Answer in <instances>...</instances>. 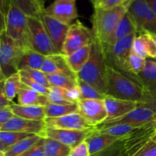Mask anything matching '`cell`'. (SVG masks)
I'll list each match as a JSON object with an SVG mask.
<instances>
[{"label":"cell","instance_id":"58","mask_svg":"<svg viewBox=\"0 0 156 156\" xmlns=\"http://www.w3.org/2000/svg\"><path fill=\"white\" fill-rule=\"evenodd\" d=\"M152 35H153V34H152ZM153 37H154V39H155V41L156 42V36H155V35H153Z\"/></svg>","mask_w":156,"mask_h":156},{"label":"cell","instance_id":"19","mask_svg":"<svg viewBox=\"0 0 156 156\" xmlns=\"http://www.w3.org/2000/svg\"><path fill=\"white\" fill-rule=\"evenodd\" d=\"M41 70L46 75H66L77 79L76 75L69 66L66 56L61 53L46 56Z\"/></svg>","mask_w":156,"mask_h":156},{"label":"cell","instance_id":"13","mask_svg":"<svg viewBox=\"0 0 156 156\" xmlns=\"http://www.w3.org/2000/svg\"><path fill=\"white\" fill-rule=\"evenodd\" d=\"M44 12L67 25L72 24L79 16L76 0H55L50 5L44 9Z\"/></svg>","mask_w":156,"mask_h":156},{"label":"cell","instance_id":"38","mask_svg":"<svg viewBox=\"0 0 156 156\" xmlns=\"http://www.w3.org/2000/svg\"><path fill=\"white\" fill-rule=\"evenodd\" d=\"M91 156H128V155L125 149L124 143L121 139L101 152Z\"/></svg>","mask_w":156,"mask_h":156},{"label":"cell","instance_id":"54","mask_svg":"<svg viewBox=\"0 0 156 156\" xmlns=\"http://www.w3.org/2000/svg\"><path fill=\"white\" fill-rule=\"evenodd\" d=\"M37 1L39 2V3L41 4V6H42L43 8H44V4H45V2L47 0H37ZM44 9H45V8H44Z\"/></svg>","mask_w":156,"mask_h":156},{"label":"cell","instance_id":"4","mask_svg":"<svg viewBox=\"0 0 156 156\" xmlns=\"http://www.w3.org/2000/svg\"><path fill=\"white\" fill-rule=\"evenodd\" d=\"M5 24L6 34L20 48L23 50L31 49L27 16L12 2L5 17Z\"/></svg>","mask_w":156,"mask_h":156},{"label":"cell","instance_id":"18","mask_svg":"<svg viewBox=\"0 0 156 156\" xmlns=\"http://www.w3.org/2000/svg\"><path fill=\"white\" fill-rule=\"evenodd\" d=\"M104 101L108 113V118L106 120L123 117L140 106V103L138 102L121 100L110 95L105 96Z\"/></svg>","mask_w":156,"mask_h":156},{"label":"cell","instance_id":"32","mask_svg":"<svg viewBox=\"0 0 156 156\" xmlns=\"http://www.w3.org/2000/svg\"><path fill=\"white\" fill-rule=\"evenodd\" d=\"M21 75L19 73L12 75L5 78L4 80V90L6 98L10 101L13 102L14 98L18 95V91L21 86Z\"/></svg>","mask_w":156,"mask_h":156},{"label":"cell","instance_id":"55","mask_svg":"<svg viewBox=\"0 0 156 156\" xmlns=\"http://www.w3.org/2000/svg\"><path fill=\"white\" fill-rule=\"evenodd\" d=\"M4 79H5V78L4 77V76H3V74H2V73L1 69H0V82H2V81Z\"/></svg>","mask_w":156,"mask_h":156},{"label":"cell","instance_id":"12","mask_svg":"<svg viewBox=\"0 0 156 156\" xmlns=\"http://www.w3.org/2000/svg\"><path fill=\"white\" fill-rule=\"evenodd\" d=\"M154 121H156L154 113L149 108L139 106L135 110L125 114L123 117L113 120H105L101 124L96 126V128L99 129V128L108 127L117 124H129L140 126Z\"/></svg>","mask_w":156,"mask_h":156},{"label":"cell","instance_id":"20","mask_svg":"<svg viewBox=\"0 0 156 156\" xmlns=\"http://www.w3.org/2000/svg\"><path fill=\"white\" fill-rule=\"evenodd\" d=\"M138 26L133 17L127 12L112 34L101 45L105 47H112L119 40L134 33H138Z\"/></svg>","mask_w":156,"mask_h":156},{"label":"cell","instance_id":"60","mask_svg":"<svg viewBox=\"0 0 156 156\" xmlns=\"http://www.w3.org/2000/svg\"><path fill=\"white\" fill-rule=\"evenodd\" d=\"M0 131H1V130H0Z\"/></svg>","mask_w":156,"mask_h":156},{"label":"cell","instance_id":"24","mask_svg":"<svg viewBox=\"0 0 156 156\" xmlns=\"http://www.w3.org/2000/svg\"><path fill=\"white\" fill-rule=\"evenodd\" d=\"M14 115L21 118L31 120H44L46 116L45 107L20 105L13 104L11 106Z\"/></svg>","mask_w":156,"mask_h":156},{"label":"cell","instance_id":"47","mask_svg":"<svg viewBox=\"0 0 156 156\" xmlns=\"http://www.w3.org/2000/svg\"><path fill=\"white\" fill-rule=\"evenodd\" d=\"M133 0H104L103 2L98 9H110L126 3L132 2Z\"/></svg>","mask_w":156,"mask_h":156},{"label":"cell","instance_id":"50","mask_svg":"<svg viewBox=\"0 0 156 156\" xmlns=\"http://www.w3.org/2000/svg\"><path fill=\"white\" fill-rule=\"evenodd\" d=\"M11 0H0V6H1L2 11L5 16L6 17L8 12H9V7H10Z\"/></svg>","mask_w":156,"mask_h":156},{"label":"cell","instance_id":"30","mask_svg":"<svg viewBox=\"0 0 156 156\" xmlns=\"http://www.w3.org/2000/svg\"><path fill=\"white\" fill-rule=\"evenodd\" d=\"M78 104L68 105H56L49 103L45 107L47 117H58L68 115L70 114L78 113Z\"/></svg>","mask_w":156,"mask_h":156},{"label":"cell","instance_id":"29","mask_svg":"<svg viewBox=\"0 0 156 156\" xmlns=\"http://www.w3.org/2000/svg\"><path fill=\"white\" fill-rule=\"evenodd\" d=\"M138 127H140V126H134V125L117 124L108 126V127L99 128V129L95 127V131L98 133L107 134V135L123 139L127 135L130 134L132 132H133Z\"/></svg>","mask_w":156,"mask_h":156},{"label":"cell","instance_id":"11","mask_svg":"<svg viewBox=\"0 0 156 156\" xmlns=\"http://www.w3.org/2000/svg\"><path fill=\"white\" fill-rule=\"evenodd\" d=\"M78 113L91 126H99L108 118L104 100L81 99L78 101Z\"/></svg>","mask_w":156,"mask_h":156},{"label":"cell","instance_id":"14","mask_svg":"<svg viewBox=\"0 0 156 156\" xmlns=\"http://www.w3.org/2000/svg\"><path fill=\"white\" fill-rule=\"evenodd\" d=\"M156 131V121L143 125L123 138L128 156L135 153L141 146L152 139Z\"/></svg>","mask_w":156,"mask_h":156},{"label":"cell","instance_id":"43","mask_svg":"<svg viewBox=\"0 0 156 156\" xmlns=\"http://www.w3.org/2000/svg\"><path fill=\"white\" fill-rule=\"evenodd\" d=\"M140 106L150 109L155 114L156 120V90L152 91H145L144 100L143 103H140Z\"/></svg>","mask_w":156,"mask_h":156},{"label":"cell","instance_id":"5","mask_svg":"<svg viewBox=\"0 0 156 156\" xmlns=\"http://www.w3.org/2000/svg\"><path fill=\"white\" fill-rule=\"evenodd\" d=\"M24 50L20 48L6 32L0 35V69L5 78L18 73V66Z\"/></svg>","mask_w":156,"mask_h":156},{"label":"cell","instance_id":"28","mask_svg":"<svg viewBox=\"0 0 156 156\" xmlns=\"http://www.w3.org/2000/svg\"><path fill=\"white\" fill-rule=\"evenodd\" d=\"M26 16L40 18L44 12L43 8L37 0H11Z\"/></svg>","mask_w":156,"mask_h":156},{"label":"cell","instance_id":"8","mask_svg":"<svg viewBox=\"0 0 156 156\" xmlns=\"http://www.w3.org/2000/svg\"><path fill=\"white\" fill-rule=\"evenodd\" d=\"M137 33L119 40L112 47H103L107 64L120 72L124 71L125 64L131 53L132 45Z\"/></svg>","mask_w":156,"mask_h":156},{"label":"cell","instance_id":"35","mask_svg":"<svg viewBox=\"0 0 156 156\" xmlns=\"http://www.w3.org/2000/svg\"><path fill=\"white\" fill-rule=\"evenodd\" d=\"M18 73H20L21 76H22V77L28 78V79H31V80L34 81V82H37V83L41 84V85H44L47 88H50L52 87L50 85V82H49L48 79H47V75L43 73L41 70L24 69L20 70Z\"/></svg>","mask_w":156,"mask_h":156},{"label":"cell","instance_id":"25","mask_svg":"<svg viewBox=\"0 0 156 156\" xmlns=\"http://www.w3.org/2000/svg\"><path fill=\"white\" fill-rule=\"evenodd\" d=\"M46 56L32 50H24V54L21 57L18 66V72L24 69H32L41 70Z\"/></svg>","mask_w":156,"mask_h":156},{"label":"cell","instance_id":"59","mask_svg":"<svg viewBox=\"0 0 156 156\" xmlns=\"http://www.w3.org/2000/svg\"><path fill=\"white\" fill-rule=\"evenodd\" d=\"M155 59V61H156V59Z\"/></svg>","mask_w":156,"mask_h":156},{"label":"cell","instance_id":"41","mask_svg":"<svg viewBox=\"0 0 156 156\" xmlns=\"http://www.w3.org/2000/svg\"><path fill=\"white\" fill-rule=\"evenodd\" d=\"M138 34H140L143 37L148 57L156 59V42L153 37V35L147 31H140Z\"/></svg>","mask_w":156,"mask_h":156},{"label":"cell","instance_id":"2","mask_svg":"<svg viewBox=\"0 0 156 156\" xmlns=\"http://www.w3.org/2000/svg\"><path fill=\"white\" fill-rule=\"evenodd\" d=\"M106 58L101 44L93 40L90 57L76 76L78 80L86 82L106 95L105 69Z\"/></svg>","mask_w":156,"mask_h":156},{"label":"cell","instance_id":"33","mask_svg":"<svg viewBox=\"0 0 156 156\" xmlns=\"http://www.w3.org/2000/svg\"><path fill=\"white\" fill-rule=\"evenodd\" d=\"M47 77L52 87H58L64 89H73L78 86V79L71 76L53 74L47 75Z\"/></svg>","mask_w":156,"mask_h":156},{"label":"cell","instance_id":"56","mask_svg":"<svg viewBox=\"0 0 156 156\" xmlns=\"http://www.w3.org/2000/svg\"><path fill=\"white\" fill-rule=\"evenodd\" d=\"M0 156H5V152L0 150Z\"/></svg>","mask_w":156,"mask_h":156},{"label":"cell","instance_id":"22","mask_svg":"<svg viewBox=\"0 0 156 156\" xmlns=\"http://www.w3.org/2000/svg\"><path fill=\"white\" fill-rule=\"evenodd\" d=\"M18 104L20 105L46 107L49 104L48 97L31 89L27 85L21 84L18 93Z\"/></svg>","mask_w":156,"mask_h":156},{"label":"cell","instance_id":"1","mask_svg":"<svg viewBox=\"0 0 156 156\" xmlns=\"http://www.w3.org/2000/svg\"><path fill=\"white\" fill-rule=\"evenodd\" d=\"M106 95L121 100L143 103L145 91L126 73L108 65L105 69Z\"/></svg>","mask_w":156,"mask_h":156},{"label":"cell","instance_id":"17","mask_svg":"<svg viewBox=\"0 0 156 156\" xmlns=\"http://www.w3.org/2000/svg\"><path fill=\"white\" fill-rule=\"evenodd\" d=\"M55 48L58 53H61L64 40L68 32L69 25L63 24L49 15H46L44 12L40 16Z\"/></svg>","mask_w":156,"mask_h":156},{"label":"cell","instance_id":"53","mask_svg":"<svg viewBox=\"0 0 156 156\" xmlns=\"http://www.w3.org/2000/svg\"><path fill=\"white\" fill-rule=\"evenodd\" d=\"M9 149V148L7 147V146H5V145L4 144V143H2V141L1 140H0V150L2 151V152H5L6 151Z\"/></svg>","mask_w":156,"mask_h":156},{"label":"cell","instance_id":"3","mask_svg":"<svg viewBox=\"0 0 156 156\" xmlns=\"http://www.w3.org/2000/svg\"><path fill=\"white\" fill-rule=\"evenodd\" d=\"M131 2L110 9H95L92 18V33L94 39L104 44L115 30L125 15Z\"/></svg>","mask_w":156,"mask_h":156},{"label":"cell","instance_id":"36","mask_svg":"<svg viewBox=\"0 0 156 156\" xmlns=\"http://www.w3.org/2000/svg\"><path fill=\"white\" fill-rule=\"evenodd\" d=\"M77 82L78 87L80 90L81 99H98V100L105 99L106 95L101 93L91 85L80 80H78Z\"/></svg>","mask_w":156,"mask_h":156},{"label":"cell","instance_id":"31","mask_svg":"<svg viewBox=\"0 0 156 156\" xmlns=\"http://www.w3.org/2000/svg\"><path fill=\"white\" fill-rule=\"evenodd\" d=\"M41 136L37 135H31L24 140H21L16 144L9 147L5 152V156H19L34 146L40 140Z\"/></svg>","mask_w":156,"mask_h":156},{"label":"cell","instance_id":"45","mask_svg":"<svg viewBox=\"0 0 156 156\" xmlns=\"http://www.w3.org/2000/svg\"><path fill=\"white\" fill-rule=\"evenodd\" d=\"M44 141L45 139L41 137L39 141L19 156H45L44 155Z\"/></svg>","mask_w":156,"mask_h":156},{"label":"cell","instance_id":"49","mask_svg":"<svg viewBox=\"0 0 156 156\" xmlns=\"http://www.w3.org/2000/svg\"><path fill=\"white\" fill-rule=\"evenodd\" d=\"M4 80L3 79L2 82H0V108H6V107H11L13 105V102L10 101L9 99L6 98L4 90Z\"/></svg>","mask_w":156,"mask_h":156},{"label":"cell","instance_id":"40","mask_svg":"<svg viewBox=\"0 0 156 156\" xmlns=\"http://www.w3.org/2000/svg\"><path fill=\"white\" fill-rule=\"evenodd\" d=\"M131 53H133V54L136 55V56H140L141 58H143V59H146L148 58L145 41L143 39V37L140 34H137L136 36L134 38Z\"/></svg>","mask_w":156,"mask_h":156},{"label":"cell","instance_id":"23","mask_svg":"<svg viewBox=\"0 0 156 156\" xmlns=\"http://www.w3.org/2000/svg\"><path fill=\"white\" fill-rule=\"evenodd\" d=\"M121 140L118 137L112 136L107 135V134H100L96 133L94 130V133L88 137L85 142L87 143L89 149L90 155H93L98 152H101L104 149H107L109 146H112L117 141Z\"/></svg>","mask_w":156,"mask_h":156},{"label":"cell","instance_id":"16","mask_svg":"<svg viewBox=\"0 0 156 156\" xmlns=\"http://www.w3.org/2000/svg\"><path fill=\"white\" fill-rule=\"evenodd\" d=\"M45 129L46 124L44 120H27L14 116L0 128V130L33 134L41 136Z\"/></svg>","mask_w":156,"mask_h":156},{"label":"cell","instance_id":"44","mask_svg":"<svg viewBox=\"0 0 156 156\" xmlns=\"http://www.w3.org/2000/svg\"><path fill=\"white\" fill-rule=\"evenodd\" d=\"M21 81L22 84L27 85V86L29 87L30 88L37 91V92L41 93V94H44V95H47V96H48V94H50V88H47V87L37 83V82L28 79V78L22 77V76H21Z\"/></svg>","mask_w":156,"mask_h":156},{"label":"cell","instance_id":"37","mask_svg":"<svg viewBox=\"0 0 156 156\" xmlns=\"http://www.w3.org/2000/svg\"><path fill=\"white\" fill-rule=\"evenodd\" d=\"M31 135L33 134L11 132V131H0V140L9 149V147Z\"/></svg>","mask_w":156,"mask_h":156},{"label":"cell","instance_id":"7","mask_svg":"<svg viewBox=\"0 0 156 156\" xmlns=\"http://www.w3.org/2000/svg\"><path fill=\"white\" fill-rule=\"evenodd\" d=\"M27 24L32 50L44 56L59 53L55 48L41 18L27 17Z\"/></svg>","mask_w":156,"mask_h":156},{"label":"cell","instance_id":"52","mask_svg":"<svg viewBox=\"0 0 156 156\" xmlns=\"http://www.w3.org/2000/svg\"><path fill=\"white\" fill-rule=\"evenodd\" d=\"M91 2H92L93 5H94V9H95L100 7V5H101V3L103 2L104 0H91Z\"/></svg>","mask_w":156,"mask_h":156},{"label":"cell","instance_id":"51","mask_svg":"<svg viewBox=\"0 0 156 156\" xmlns=\"http://www.w3.org/2000/svg\"><path fill=\"white\" fill-rule=\"evenodd\" d=\"M5 16L3 14L2 11L1 6H0V35L5 31Z\"/></svg>","mask_w":156,"mask_h":156},{"label":"cell","instance_id":"48","mask_svg":"<svg viewBox=\"0 0 156 156\" xmlns=\"http://www.w3.org/2000/svg\"><path fill=\"white\" fill-rule=\"evenodd\" d=\"M14 116L15 115L12 112L11 107L0 108V128Z\"/></svg>","mask_w":156,"mask_h":156},{"label":"cell","instance_id":"42","mask_svg":"<svg viewBox=\"0 0 156 156\" xmlns=\"http://www.w3.org/2000/svg\"><path fill=\"white\" fill-rule=\"evenodd\" d=\"M131 156H156V142L151 139Z\"/></svg>","mask_w":156,"mask_h":156},{"label":"cell","instance_id":"15","mask_svg":"<svg viewBox=\"0 0 156 156\" xmlns=\"http://www.w3.org/2000/svg\"><path fill=\"white\" fill-rule=\"evenodd\" d=\"M46 128L69 130H82L93 128L79 114L74 113L58 117H46L44 119Z\"/></svg>","mask_w":156,"mask_h":156},{"label":"cell","instance_id":"9","mask_svg":"<svg viewBox=\"0 0 156 156\" xmlns=\"http://www.w3.org/2000/svg\"><path fill=\"white\" fill-rule=\"evenodd\" d=\"M128 12L136 22L138 33L147 31L156 36V15L146 0H133L128 9Z\"/></svg>","mask_w":156,"mask_h":156},{"label":"cell","instance_id":"21","mask_svg":"<svg viewBox=\"0 0 156 156\" xmlns=\"http://www.w3.org/2000/svg\"><path fill=\"white\" fill-rule=\"evenodd\" d=\"M128 75V74H126ZM131 79L135 80L145 91L156 90V61L146 59V64L144 69L138 75H128Z\"/></svg>","mask_w":156,"mask_h":156},{"label":"cell","instance_id":"46","mask_svg":"<svg viewBox=\"0 0 156 156\" xmlns=\"http://www.w3.org/2000/svg\"><path fill=\"white\" fill-rule=\"evenodd\" d=\"M69 156H91L86 142L80 143L72 149Z\"/></svg>","mask_w":156,"mask_h":156},{"label":"cell","instance_id":"27","mask_svg":"<svg viewBox=\"0 0 156 156\" xmlns=\"http://www.w3.org/2000/svg\"><path fill=\"white\" fill-rule=\"evenodd\" d=\"M44 155L69 156L72 148L51 138H44Z\"/></svg>","mask_w":156,"mask_h":156},{"label":"cell","instance_id":"57","mask_svg":"<svg viewBox=\"0 0 156 156\" xmlns=\"http://www.w3.org/2000/svg\"><path fill=\"white\" fill-rule=\"evenodd\" d=\"M152 139L153 140H155V141L156 142V131L155 132V133H154V135H153V136L152 137Z\"/></svg>","mask_w":156,"mask_h":156},{"label":"cell","instance_id":"34","mask_svg":"<svg viewBox=\"0 0 156 156\" xmlns=\"http://www.w3.org/2000/svg\"><path fill=\"white\" fill-rule=\"evenodd\" d=\"M146 64V59L140 57L133 53H130L125 64L124 71L123 73L128 75H138L144 69Z\"/></svg>","mask_w":156,"mask_h":156},{"label":"cell","instance_id":"26","mask_svg":"<svg viewBox=\"0 0 156 156\" xmlns=\"http://www.w3.org/2000/svg\"><path fill=\"white\" fill-rule=\"evenodd\" d=\"M91 44H90L75 52L70 56H66L69 66L76 75L79 73V72L88 60L91 54Z\"/></svg>","mask_w":156,"mask_h":156},{"label":"cell","instance_id":"10","mask_svg":"<svg viewBox=\"0 0 156 156\" xmlns=\"http://www.w3.org/2000/svg\"><path fill=\"white\" fill-rule=\"evenodd\" d=\"M95 130V127L82 130H69L46 128L41 136L43 138H51L69 146L72 149L79 146L91 136Z\"/></svg>","mask_w":156,"mask_h":156},{"label":"cell","instance_id":"39","mask_svg":"<svg viewBox=\"0 0 156 156\" xmlns=\"http://www.w3.org/2000/svg\"><path fill=\"white\" fill-rule=\"evenodd\" d=\"M47 97H48L49 103L56 104V105L73 104L67 100L64 88H58V87H51L50 88V94H48Z\"/></svg>","mask_w":156,"mask_h":156},{"label":"cell","instance_id":"6","mask_svg":"<svg viewBox=\"0 0 156 156\" xmlns=\"http://www.w3.org/2000/svg\"><path fill=\"white\" fill-rule=\"evenodd\" d=\"M94 36L92 30L84 25L80 21L70 24L66 34L61 54L68 56L80 49L92 44Z\"/></svg>","mask_w":156,"mask_h":156}]
</instances>
